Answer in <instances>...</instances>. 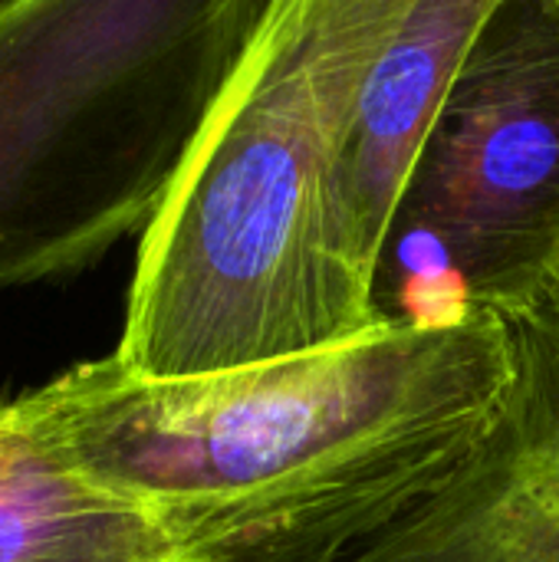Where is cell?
Instances as JSON below:
<instances>
[{
	"label": "cell",
	"mask_w": 559,
	"mask_h": 562,
	"mask_svg": "<svg viewBox=\"0 0 559 562\" xmlns=\"http://www.w3.org/2000/svg\"><path fill=\"white\" fill-rule=\"evenodd\" d=\"M504 326L511 382L488 431L349 562H559V286Z\"/></svg>",
	"instance_id": "cell-6"
},
{
	"label": "cell",
	"mask_w": 559,
	"mask_h": 562,
	"mask_svg": "<svg viewBox=\"0 0 559 562\" xmlns=\"http://www.w3.org/2000/svg\"><path fill=\"white\" fill-rule=\"evenodd\" d=\"M491 7L494 0H409L359 89L323 204L326 296L343 339L385 326L376 283L392 224Z\"/></svg>",
	"instance_id": "cell-5"
},
{
	"label": "cell",
	"mask_w": 559,
	"mask_h": 562,
	"mask_svg": "<svg viewBox=\"0 0 559 562\" xmlns=\"http://www.w3.org/2000/svg\"><path fill=\"white\" fill-rule=\"evenodd\" d=\"M507 382L504 319L468 313L198 379L105 356L20 402L72 468L155 510L185 562H349L451 477Z\"/></svg>",
	"instance_id": "cell-1"
},
{
	"label": "cell",
	"mask_w": 559,
	"mask_h": 562,
	"mask_svg": "<svg viewBox=\"0 0 559 562\" xmlns=\"http://www.w3.org/2000/svg\"><path fill=\"white\" fill-rule=\"evenodd\" d=\"M0 562L185 560L155 510L72 468L16 398L0 402Z\"/></svg>",
	"instance_id": "cell-7"
},
{
	"label": "cell",
	"mask_w": 559,
	"mask_h": 562,
	"mask_svg": "<svg viewBox=\"0 0 559 562\" xmlns=\"http://www.w3.org/2000/svg\"><path fill=\"white\" fill-rule=\"evenodd\" d=\"M270 0H0V290L145 231Z\"/></svg>",
	"instance_id": "cell-3"
},
{
	"label": "cell",
	"mask_w": 559,
	"mask_h": 562,
	"mask_svg": "<svg viewBox=\"0 0 559 562\" xmlns=\"http://www.w3.org/2000/svg\"><path fill=\"white\" fill-rule=\"evenodd\" d=\"M415 257L445 283L438 319H504L559 286V0H494L471 40L382 270Z\"/></svg>",
	"instance_id": "cell-4"
},
{
	"label": "cell",
	"mask_w": 559,
	"mask_h": 562,
	"mask_svg": "<svg viewBox=\"0 0 559 562\" xmlns=\"http://www.w3.org/2000/svg\"><path fill=\"white\" fill-rule=\"evenodd\" d=\"M409 0H270L142 231L112 352L198 379L339 342L323 270L329 171Z\"/></svg>",
	"instance_id": "cell-2"
}]
</instances>
